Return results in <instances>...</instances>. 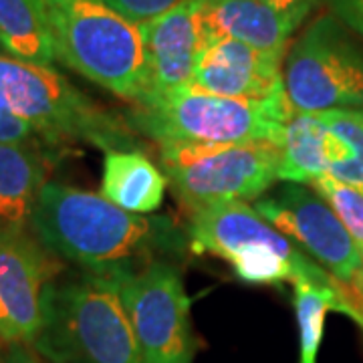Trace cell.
Instances as JSON below:
<instances>
[{"label":"cell","instance_id":"3957f363","mask_svg":"<svg viewBox=\"0 0 363 363\" xmlns=\"http://www.w3.org/2000/svg\"><path fill=\"white\" fill-rule=\"evenodd\" d=\"M293 113L289 99H236L184 87L131 105L125 121L138 135L157 145L283 142Z\"/></svg>","mask_w":363,"mask_h":363},{"label":"cell","instance_id":"8992f818","mask_svg":"<svg viewBox=\"0 0 363 363\" xmlns=\"http://www.w3.org/2000/svg\"><path fill=\"white\" fill-rule=\"evenodd\" d=\"M190 212V250L226 260L245 283L279 285L311 281L339 286L323 267L264 220L252 204L220 202Z\"/></svg>","mask_w":363,"mask_h":363},{"label":"cell","instance_id":"ba28073f","mask_svg":"<svg viewBox=\"0 0 363 363\" xmlns=\"http://www.w3.org/2000/svg\"><path fill=\"white\" fill-rule=\"evenodd\" d=\"M283 83L298 113L363 109V45L333 14L317 16L289 47Z\"/></svg>","mask_w":363,"mask_h":363},{"label":"cell","instance_id":"83f0119b","mask_svg":"<svg viewBox=\"0 0 363 363\" xmlns=\"http://www.w3.org/2000/svg\"><path fill=\"white\" fill-rule=\"evenodd\" d=\"M198 2H214V0H198Z\"/></svg>","mask_w":363,"mask_h":363},{"label":"cell","instance_id":"d4e9b609","mask_svg":"<svg viewBox=\"0 0 363 363\" xmlns=\"http://www.w3.org/2000/svg\"><path fill=\"white\" fill-rule=\"evenodd\" d=\"M267 4H271L274 11L286 14L291 18H295L297 23L303 25V21L311 14V11L321 2V0H264Z\"/></svg>","mask_w":363,"mask_h":363},{"label":"cell","instance_id":"5bb4252c","mask_svg":"<svg viewBox=\"0 0 363 363\" xmlns=\"http://www.w3.org/2000/svg\"><path fill=\"white\" fill-rule=\"evenodd\" d=\"M202 16L214 37L245 43L252 49L286 55L289 40L301 23L274 11L264 0H214L202 2Z\"/></svg>","mask_w":363,"mask_h":363},{"label":"cell","instance_id":"2e32d148","mask_svg":"<svg viewBox=\"0 0 363 363\" xmlns=\"http://www.w3.org/2000/svg\"><path fill=\"white\" fill-rule=\"evenodd\" d=\"M47 172L49 152L0 143V226L28 224Z\"/></svg>","mask_w":363,"mask_h":363},{"label":"cell","instance_id":"484cf974","mask_svg":"<svg viewBox=\"0 0 363 363\" xmlns=\"http://www.w3.org/2000/svg\"><path fill=\"white\" fill-rule=\"evenodd\" d=\"M0 363H40L39 357L28 350V345H13L4 355H0Z\"/></svg>","mask_w":363,"mask_h":363},{"label":"cell","instance_id":"9a60e30c","mask_svg":"<svg viewBox=\"0 0 363 363\" xmlns=\"http://www.w3.org/2000/svg\"><path fill=\"white\" fill-rule=\"evenodd\" d=\"M168 178L140 150L105 152L101 192L111 204L147 216L164 204Z\"/></svg>","mask_w":363,"mask_h":363},{"label":"cell","instance_id":"ffe728a7","mask_svg":"<svg viewBox=\"0 0 363 363\" xmlns=\"http://www.w3.org/2000/svg\"><path fill=\"white\" fill-rule=\"evenodd\" d=\"M319 116L345 147L343 160L333 164L327 176L363 192V109H337Z\"/></svg>","mask_w":363,"mask_h":363},{"label":"cell","instance_id":"d6986e66","mask_svg":"<svg viewBox=\"0 0 363 363\" xmlns=\"http://www.w3.org/2000/svg\"><path fill=\"white\" fill-rule=\"evenodd\" d=\"M293 305L298 329V363H317L327 313L337 311L350 317V305L339 286L311 281L293 283Z\"/></svg>","mask_w":363,"mask_h":363},{"label":"cell","instance_id":"30bf717a","mask_svg":"<svg viewBox=\"0 0 363 363\" xmlns=\"http://www.w3.org/2000/svg\"><path fill=\"white\" fill-rule=\"evenodd\" d=\"M145 363H194L190 297L178 267L156 259L109 277Z\"/></svg>","mask_w":363,"mask_h":363},{"label":"cell","instance_id":"7402d4cb","mask_svg":"<svg viewBox=\"0 0 363 363\" xmlns=\"http://www.w3.org/2000/svg\"><path fill=\"white\" fill-rule=\"evenodd\" d=\"M0 143H13L23 147H35L43 152H51L52 147L40 138L23 119H18L13 113L0 109Z\"/></svg>","mask_w":363,"mask_h":363},{"label":"cell","instance_id":"4316f807","mask_svg":"<svg viewBox=\"0 0 363 363\" xmlns=\"http://www.w3.org/2000/svg\"><path fill=\"white\" fill-rule=\"evenodd\" d=\"M355 323L359 325V327H362V329H363V315H359V317L355 319Z\"/></svg>","mask_w":363,"mask_h":363},{"label":"cell","instance_id":"6da1fadb","mask_svg":"<svg viewBox=\"0 0 363 363\" xmlns=\"http://www.w3.org/2000/svg\"><path fill=\"white\" fill-rule=\"evenodd\" d=\"M28 228L57 259L101 277L140 269L182 248L169 218L131 214L97 192L61 182L43 186Z\"/></svg>","mask_w":363,"mask_h":363},{"label":"cell","instance_id":"8fae6325","mask_svg":"<svg viewBox=\"0 0 363 363\" xmlns=\"http://www.w3.org/2000/svg\"><path fill=\"white\" fill-rule=\"evenodd\" d=\"M61 262L28 224L0 226V343L33 345Z\"/></svg>","mask_w":363,"mask_h":363},{"label":"cell","instance_id":"603a6c76","mask_svg":"<svg viewBox=\"0 0 363 363\" xmlns=\"http://www.w3.org/2000/svg\"><path fill=\"white\" fill-rule=\"evenodd\" d=\"M105 2L125 18H130L131 23L142 25L157 14L169 11L180 0H105Z\"/></svg>","mask_w":363,"mask_h":363},{"label":"cell","instance_id":"ac0fdd59","mask_svg":"<svg viewBox=\"0 0 363 363\" xmlns=\"http://www.w3.org/2000/svg\"><path fill=\"white\" fill-rule=\"evenodd\" d=\"M0 45L14 59L52 67L57 51L45 0H0Z\"/></svg>","mask_w":363,"mask_h":363},{"label":"cell","instance_id":"44dd1931","mask_svg":"<svg viewBox=\"0 0 363 363\" xmlns=\"http://www.w3.org/2000/svg\"><path fill=\"white\" fill-rule=\"evenodd\" d=\"M311 186L333 208L363 259V192L343 182L333 180L331 176H321Z\"/></svg>","mask_w":363,"mask_h":363},{"label":"cell","instance_id":"7a4b0ae2","mask_svg":"<svg viewBox=\"0 0 363 363\" xmlns=\"http://www.w3.org/2000/svg\"><path fill=\"white\" fill-rule=\"evenodd\" d=\"M0 109L28 123L51 147L87 143L104 152L140 150L125 117L95 104L52 67L0 55Z\"/></svg>","mask_w":363,"mask_h":363},{"label":"cell","instance_id":"277c9868","mask_svg":"<svg viewBox=\"0 0 363 363\" xmlns=\"http://www.w3.org/2000/svg\"><path fill=\"white\" fill-rule=\"evenodd\" d=\"M57 61L117 97L140 105L147 75L140 25L105 0H45Z\"/></svg>","mask_w":363,"mask_h":363},{"label":"cell","instance_id":"9c48e42d","mask_svg":"<svg viewBox=\"0 0 363 363\" xmlns=\"http://www.w3.org/2000/svg\"><path fill=\"white\" fill-rule=\"evenodd\" d=\"M252 208L329 272L355 321L363 315V259L343 222L315 190L285 182L252 202Z\"/></svg>","mask_w":363,"mask_h":363},{"label":"cell","instance_id":"5b68a950","mask_svg":"<svg viewBox=\"0 0 363 363\" xmlns=\"http://www.w3.org/2000/svg\"><path fill=\"white\" fill-rule=\"evenodd\" d=\"M33 347L52 363H145L109 277L55 281Z\"/></svg>","mask_w":363,"mask_h":363},{"label":"cell","instance_id":"52a82bcc","mask_svg":"<svg viewBox=\"0 0 363 363\" xmlns=\"http://www.w3.org/2000/svg\"><path fill=\"white\" fill-rule=\"evenodd\" d=\"M281 145L272 142L160 145V166L190 210L255 202L279 182Z\"/></svg>","mask_w":363,"mask_h":363},{"label":"cell","instance_id":"4fadbf2b","mask_svg":"<svg viewBox=\"0 0 363 363\" xmlns=\"http://www.w3.org/2000/svg\"><path fill=\"white\" fill-rule=\"evenodd\" d=\"M283 55L252 49L245 43L214 37L196 67L192 87L236 99H285Z\"/></svg>","mask_w":363,"mask_h":363},{"label":"cell","instance_id":"7c38bea8","mask_svg":"<svg viewBox=\"0 0 363 363\" xmlns=\"http://www.w3.org/2000/svg\"><path fill=\"white\" fill-rule=\"evenodd\" d=\"M140 33L147 75L145 101L190 87L198 61L212 40L202 16V2L180 0L166 13L142 23Z\"/></svg>","mask_w":363,"mask_h":363},{"label":"cell","instance_id":"e0dca14e","mask_svg":"<svg viewBox=\"0 0 363 363\" xmlns=\"http://www.w3.org/2000/svg\"><path fill=\"white\" fill-rule=\"evenodd\" d=\"M331 131L319 113L293 111L285 123L279 180L291 184H313L329 169Z\"/></svg>","mask_w":363,"mask_h":363},{"label":"cell","instance_id":"cb8c5ba5","mask_svg":"<svg viewBox=\"0 0 363 363\" xmlns=\"http://www.w3.org/2000/svg\"><path fill=\"white\" fill-rule=\"evenodd\" d=\"M331 14L363 39V0H325Z\"/></svg>","mask_w":363,"mask_h":363}]
</instances>
